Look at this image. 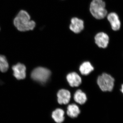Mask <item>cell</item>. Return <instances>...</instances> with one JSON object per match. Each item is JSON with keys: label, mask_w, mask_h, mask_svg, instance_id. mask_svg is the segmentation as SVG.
Instances as JSON below:
<instances>
[{"label": "cell", "mask_w": 123, "mask_h": 123, "mask_svg": "<svg viewBox=\"0 0 123 123\" xmlns=\"http://www.w3.org/2000/svg\"><path fill=\"white\" fill-rule=\"evenodd\" d=\"M14 76L18 80L24 79L26 76V68L24 65L18 63L14 65L12 68Z\"/></svg>", "instance_id": "obj_6"}, {"label": "cell", "mask_w": 123, "mask_h": 123, "mask_svg": "<svg viewBox=\"0 0 123 123\" xmlns=\"http://www.w3.org/2000/svg\"><path fill=\"white\" fill-rule=\"evenodd\" d=\"M105 6V3L103 0H93L90 8L91 13L96 19H103L107 14Z\"/></svg>", "instance_id": "obj_2"}, {"label": "cell", "mask_w": 123, "mask_h": 123, "mask_svg": "<svg viewBox=\"0 0 123 123\" xmlns=\"http://www.w3.org/2000/svg\"><path fill=\"white\" fill-rule=\"evenodd\" d=\"M120 90V91H121V93H122L123 94V84H121Z\"/></svg>", "instance_id": "obj_16"}, {"label": "cell", "mask_w": 123, "mask_h": 123, "mask_svg": "<svg viewBox=\"0 0 123 123\" xmlns=\"http://www.w3.org/2000/svg\"><path fill=\"white\" fill-rule=\"evenodd\" d=\"M107 18L113 30L117 31L119 30L121 22L117 14L115 12L111 13L107 15Z\"/></svg>", "instance_id": "obj_8"}, {"label": "cell", "mask_w": 123, "mask_h": 123, "mask_svg": "<svg viewBox=\"0 0 123 123\" xmlns=\"http://www.w3.org/2000/svg\"><path fill=\"white\" fill-rule=\"evenodd\" d=\"M74 99L77 103L82 105L86 102L87 98L84 92H82L80 90H78L74 94Z\"/></svg>", "instance_id": "obj_13"}, {"label": "cell", "mask_w": 123, "mask_h": 123, "mask_svg": "<svg viewBox=\"0 0 123 123\" xmlns=\"http://www.w3.org/2000/svg\"><path fill=\"white\" fill-rule=\"evenodd\" d=\"M94 70V68L89 62H84L80 66L79 70L82 75H86L89 74Z\"/></svg>", "instance_id": "obj_14"}, {"label": "cell", "mask_w": 123, "mask_h": 123, "mask_svg": "<svg viewBox=\"0 0 123 123\" xmlns=\"http://www.w3.org/2000/svg\"><path fill=\"white\" fill-rule=\"evenodd\" d=\"M95 43L101 48H106L109 44L110 38L106 33L100 32L97 34L95 37Z\"/></svg>", "instance_id": "obj_5"}, {"label": "cell", "mask_w": 123, "mask_h": 123, "mask_svg": "<svg viewBox=\"0 0 123 123\" xmlns=\"http://www.w3.org/2000/svg\"><path fill=\"white\" fill-rule=\"evenodd\" d=\"M80 112V111L78 106L74 104H70L67 108V114L70 118H76Z\"/></svg>", "instance_id": "obj_12"}, {"label": "cell", "mask_w": 123, "mask_h": 123, "mask_svg": "<svg viewBox=\"0 0 123 123\" xmlns=\"http://www.w3.org/2000/svg\"><path fill=\"white\" fill-rule=\"evenodd\" d=\"M64 114L63 110L60 108H57L52 112V117L56 123H62L64 120Z\"/></svg>", "instance_id": "obj_11"}, {"label": "cell", "mask_w": 123, "mask_h": 123, "mask_svg": "<svg viewBox=\"0 0 123 123\" xmlns=\"http://www.w3.org/2000/svg\"><path fill=\"white\" fill-rule=\"evenodd\" d=\"M8 68V63L6 58L4 56L0 55V70L2 72H6Z\"/></svg>", "instance_id": "obj_15"}, {"label": "cell", "mask_w": 123, "mask_h": 123, "mask_svg": "<svg viewBox=\"0 0 123 123\" xmlns=\"http://www.w3.org/2000/svg\"><path fill=\"white\" fill-rule=\"evenodd\" d=\"M84 28V22L81 19L77 18H73L71 19V24L69 29L74 33H80L83 30Z\"/></svg>", "instance_id": "obj_7"}, {"label": "cell", "mask_w": 123, "mask_h": 123, "mask_svg": "<svg viewBox=\"0 0 123 123\" xmlns=\"http://www.w3.org/2000/svg\"><path fill=\"white\" fill-rule=\"evenodd\" d=\"M58 102L60 104H67L70 101L71 95L70 92L65 89L59 91L57 94Z\"/></svg>", "instance_id": "obj_9"}, {"label": "cell", "mask_w": 123, "mask_h": 123, "mask_svg": "<svg viewBox=\"0 0 123 123\" xmlns=\"http://www.w3.org/2000/svg\"><path fill=\"white\" fill-rule=\"evenodd\" d=\"M66 78L69 85L72 87L78 86L81 84V78L76 73L73 72L69 74Z\"/></svg>", "instance_id": "obj_10"}, {"label": "cell", "mask_w": 123, "mask_h": 123, "mask_svg": "<svg viewBox=\"0 0 123 123\" xmlns=\"http://www.w3.org/2000/svg\"><path fill=\"white\" fill-rule=\"evenodd\" d=\"M50 75V71L49 69L42 67H38L32 71L31 77L34 80L44 84L48 80Z\"/></svg>", "instance_id": "obj_4"}, {"label": "cell", "mask_w": 123, "mask_h": 123, "mask_svg": "<svg viewBox=\"0 0 123 123\" xmlns=\"http://www.w3.org/2000/svg\"><path fill=\"white\" fill-rule=\"evenodd\" d=\"M14 25L18 30L26 31L34 29L36 23L31 20V17L26 11L21 10L17 15L13 21Z\"/></svg>", "instance_id": "obj_1"}, {"label": "cell", "mask_w": 123, "mask_h": 123, "mask_svg": "<svg viewBox=\"0 0 123 123\" xmlns=\"http://www.w3.org/2000/svg\"><path fill=\"white\" fill-rule=\"evenodd\" d=\"M115 81L114 78L106 73H104L98 76L97 80L99 88L104 92H112L114 87Z\"/></svg>", "instance_id": "obj_3"}]
</instances>
